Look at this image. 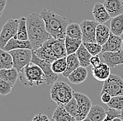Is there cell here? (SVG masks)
Listing matches in <instances>:
<instances>
[{
    "label": "cell",
    "mask_w": 123,
    "mask_h": 121,
    "mask_svg": "<svg viewBox=\"0 0 123 121\" xmlns=\"http://www.w3.org/2000/svg\"><path fill=\"white\" fill-rule=\"evenodd\" d=\"M27 25L29 40L33 51H37L47 41L53 38L48 32L43 18L41 14L32 13L27 17Z\"/></svg>",
    "instance_id": "1"
},
{
    "label": "cell",
    "mask_w": 123,
    "mask_h": 121,
    "mask_svg": "<svg viewBox=\"0 0 123 121\" xmlns=\"http://www.w3.org/2000/svg\"><path fill=\"white\" fill-rule=\"evenodd\" d=\"M40 14L44 20L46 30L53 38L65 39L67 27L69 25V20L67 18L46 8L43 9Z\"/></svg>",
    "instance_id": "2"
},
{
    "label": "cell",
    "mask_w": 123,
    "mask_h": 121,
    "mask_svg": "<svg viewBox=\"0 0 123 121\" xmlns=\"http://www.w3.org/2000/svg\"><path fill=\"white\" fill-rule=\"evenodd\" d=\"M19 78L23 87L40 86L46 81V76L38 65L30 62L19 72Z\"/></svg>",
    "instance_id": "3"
},
{
    "label": "cell",
    "mask_w": 123,
    "mask_h": 121,
    "mask_svg": "<svg viewBox=\"0 0 123 121\" xmlns=\"http://www.w3.org/2000/svg\"><path fill=\"white\" fill-rule=\"evenodd\" d=\"M74 92L69 84L57 81L52 85L50 95L52 100L57 105H64L74 97Z\"/></svg>",
    "instance_id": "4"
},
{
    "label": "cell",
    "mask_w": 123,
    "mask_h": 121,
    "mask_svg": "<svg viewBox=\"0 0 123 121\" xmlns=\"http://www.w3.org/2000/svg\"><path fill=\"white\" fill-rule=\"evenodd\" d=\"M108 93L111 97L123 95V78L116 74H111L106 81L104 82L100 95Z\"/></svg>",
    "instance_id": "5"
},
{
    "label": "cell",
    "mask_w": 123,
    "mask_h": 121,
    "mask_svg": "<svg viewBox=\"0 0 123 121\" xmlns=\"http://www.w3.org/2000/svg\"><path fill=\"white\" fill-rule=\"evenodd\" d=\"M9 53L11 54L13 59V67L18 72H20L24 67L31 62L33 51L30 49H18L11 51Z\"/></svg>",
    "instance_id": "6"
},
{
    "label": "cell",
    "mask_w": 123,
    "mask_h": 121,
    "mask_svg": "<svg viewBox=\"0 0 123 121\" xmlns=\"http://www.w3.org/2000/svg\"><path fill=\"white\" fill-rule=\"evenodd\" d=\"M19 25V19H9L2 27L0 34V48L3 49L4 46L12 38L17 34Z\"/></svg>",
    "instance_id": "7"
},
{
    "label": "cell",
    "mask_w": 123,
    "mask_h": 121,
    "mask_svg": "<svg viewBox=\"0 0 123 121\" xmlns=\"http://www.w3.org/2000/svg\"><path fill=\"white\" fill-rule=\"evenodd\" d=\"M74 97L76 98L78 104V112L76 119L77 121H82L87 117L92 107V101L89 97L80 92H74Z\"/></svg>",
    "instance_id": "8"
},
{
    "label": "cell",
    "mask_w": 123,
    "mask_h": 121,
    "mask_svg": "<svg viewBox=\"0 0 123 121\" xmlns=\"http://www.w3.org/2000/svg\"><path fill=\"white\" fill-rule=\"evenodd\" d=\"M99 24L95 20H85L80 23L83 43L96 42V31Z\"/></svg>",
    "instance_id": "9"
},
{
    "label": "cell",
    "mask_w": 123,
    "mask_h": 121,
    "mask_svg": "<svg viewBox=\"0 0 123 121\" xmlns=\"http://www.w3.org/2000/svg\"><path fill=\"white\" fill-rule=\"evenodd\" d=\"M31 62L37 64L43 71L46 76V85H53L55 82H57V79L59 78V76H58V74H56L53 72V71L52 69V63L38 58V57L35 55V53H34V51H33Z\"/></svg>",
    "instance_id": "10"
},
{
    "label": "cell",
    "mask_w": 123,
    "mask_h": 121,
    "mask_svg": "<svg viewBox=\"0 0 123 121\" xmlns=\"http://www.w3.org/2000/svg\"><path fill=\"white\" fill-rule=\"evenodd\" d=\"M103 59L111 68L123 64V50L116 52H104L102 54Z\"/></svg>",
    "instance_id": "11"
},
{
    "label": "cell",
    "mask_w": 123,
    "mask_h": 121,
    "mask_svg": "<svg viewBox=\"0 0 123 121\" xmlns=\"http://www.w3.org/2000/svg\"><path fill=\"white\" fill-rule=\"evenodd\" d=\"M48 41L52 51H53L56 59L66 57L67 56L64 39H55L53 38Z\"/></svg>",
    "instance_id": "12"
},
{
    "label": "cell",
    "mask_w": 123,
    "mask_h": 121,
    "mask_svg": "<svg viewBox=\"0 0 123 121\" xmlns=\"http://www.w3.org/2000/svg\"><path fill=\"white\" fill-rule=\"evenodd\" d=\"M123 49V41L121 37L116 36L112 32L106 43L102 45V52H116Z\"/></svg>",
    "instance_id": "13"
},
{
    "label": "cell",
    "mask_w": 123,
    "mask_h": 121,
    "mask_svg": "<svg viewBox=\"0 0 123 121\" xmlns=\"http://www.w3.org/2000/svg\"><path fill=\"white\" fill-rule=\"evenodd\" d=\"M104 4L111 18L123 14V0H105Z\"/></svg>",
    "instance_id": "14"
},
{
    "label": "cell",
    "mask_w": 123,
    "mask_h": 121,
    "mask_svg": "<svg viewBox=\"0 0 123 121\" xmlns=\"http://www.w3.org/2000/svg\"><path fill=\"white\" fill-rule=\"evenodd\" d=\"M92 71L94 78L101 82L106 81L111 75V67L105 62H101L99 66L92 67Z\"/></svg>",
    "instance_id": "15"
},
{
    "label": "cell",
    "mask_w": 123,
    "mask_h": 121,
    "mask_svg": "<svg viewBox=\"0 0 123 121\" xmlns=\"http://www.w3.org/2000/svg\"><path fill=\"white\" fill-rule=\"evenodd\" d=\"M92 14L94 20L99 24H104L111 18V16L107 11L104 4L96 3L92 10Z\"/></svg>",
    "instance_id": "16"
},
{
    "label": "cell",
    "mask_w": 123,
    "mask_h": 121,
    "mask_svg": "<svg viewBox=\"0 0 123 121\" xmlns=\"http://www.w3.org/2000/svg\"><path fill=\"white\" fill-rule=\"evenodd\" d=\"M33 51L38 58L46 62L53 63L54 61L57 60L48 41L37 51Z\"/></svg>",
    "instance_id": "17"
},
{
    "label": "cell",
    "mask_w": 123,
    "mask_h": 121,
    "mask_svg": "<svg viewBox=\"0 0 123 121\" xmlns=\"http://www.w3.org/2000/svg\"><path fill=\"white\" fill-rule=\"evenodd\" d=\"M3 49L7 52H10L11 51L18 50V49H30L33 51V48L30 40L23 41L15 38H11Z\"/></svg>",
    "instance_id": "18"
},
{
    "label": "cell",
    "mask_w": 123,
    "mask_h": 121,
    "mask_svg": "<svg viewBox=\"0 0 123 121\" xmlns=\"http://www.w3.org/2000/svg\"><path fill=\"white\" fill-rule=\"evenodd\" d=\"M88 76V71L87 69L83 67H79L76 70H74L69 76V81L73 84L79 85L80 83H83L87 79Z\"/></svg>",
    "instance_id": "19"
},
{
    "label": "cell",
    "mask_w": 123,
    "mask_h": 121,
    "mask_svg": "<svg viewBox=\"0 0 123 121\" xmlns=\"http://www.w3.org/2000/svg\"><path fill=\"white\" fill-rule=\"evenodd\" d=\"M111 29L104 24H99L96 31V42L99 45H104L110 37Z\"/></svg>",
    "instance_id": "20"
},
{
    "label": "cell",
    "mask_w": 123,
    "mask_h": 121,
    "mask_svg": "<svg viewBox=\"0 0 123 121\" xmlns=\"http://www.w3.org/2000/svg\"><path fill=\"white\" fill-rule=\"evenodd\" d=\"M52 118L56 121H77L76 119L66 110L64 105H57L54 111Z\"/></svg>",
    "instance_id": "21"
},
{
    "label": "cell",
    "mask_w": 123,
    "mask_h": 121,
    "mask_svg": "<svg viewBox=\"0 0 123 121\" xmlns=\"http://www.w3.org/2000/svg\"><path fill=\"white\" fill-rule=\"evenodd\" d=\"M107 115V111L100 105H92L87 117L92 121H103Z\"/></svg>",
    "instance_id": "22"
},
{
    "label": "cell",
    "mask_w": 123,
    "mask_h": 121,
    "mask_svg": "<svg viewBox=\"0 0 123 121\" xmlns=\"http://www.w3.org/2000/svg\"><path fill=\"white\" fill-rule=\"evenodd\" d=\"M19 77V72L15 68L9 69H0V78L9 83L13 87Z\"/></svg>",
    "instance_id": "23"
},
{
    "label": "cell",
    "mask_w": 123,
    "mask_h": 121,
    "mask_svg": "<svg viewBox=\"0 0 123 121\" xmlns=\"http://www.w3.org/2000/svg\"><path fill=\"white\" fill-rule=\"evenodd\" d=\"M76 54L78 58V60L81 67L86 68L90 65V59L92 55L87 50L83 44L78 48Z\"/></svg>",
    "instance_id": "24"
},
{
    "label": "cell",
    "mask_w": 123,
    "mask_h": 121,
    "mask_svg": "<svg viewBox=\"0 0 123 121\" xmlns=\"http://www.w3.org/2000/svg\"><path fill=\"white\" fill-rule=\"evenodd\" d=\"M67 67L66 71L62 74V75L65 78H68V76L77 68L80 67V62L78 60V58L77 57L76 54L74 53L71 55H69L67 56Z\"/></svg>",
    "instance_id": "25"
},
{
    "label": "cell",
    "mask_w": 123,
    "mask_h": 121,
    "mask_svg": "<svg viewBox=\"0 0 123 121\" xmlns=\"http://www.w3.org/2000/svg\"><path fill=\"white\" fill-rule=\"evenodd\" d=\"M110 29L113 34L118 37L122 36L123 34V14L111 18Z\"/></svg>",
    "instance_id": "26"
},
{
    "label": "cell",
    "mask_w": 123,
    "mask_h": 121,
    "mask_svg": "<svg viewBox=\"0 0 123 121\" xmlns=\"http://www.w3.org/2000/svg\"><path fill=\"white\" fill-rule=\"evenodd\" d=\"M13 68V59L11 54L0 49V69H9Z\"/></svg>",
    "instance_id": "27"
},
{
    "label": "cell",
    "mask_w": 123,
    "mask_h": 121,
    "mask_svg": "<svg viewBox=\"0 0 123 121\" xmlns=\"http://www.w3.org/2000/svg\"><path fill=\"white\" fill-rule=\"evenodd\" d=\"M65 46L67 55L76 53L80 45L83 44V41L81 39H76L66 37L65 38Z\"/></svg>",
    "instance_id": "28"
},
{
    "label": "cell",
    "mask_w": 123,
    "mask_h": 121,
    "mask_svg": "<svg viewBox=\"0 0 123 121\" xmlns=\"http://www.w3.org/2000/svg\"><path fill=\"white\" fill-rule=\"evenodd\" d=\"M14 38L23 41L29 40L28 37V31H27V18L21 17L19 19V25L17 34Z\"/></svg>",
    "instance_id": "29"
},
{
    "label": "cell",
    "mask_w": 123,
    "mask_h": 121,
    "mask_svg": "<svg viewBox=\"0 0 123 121\" xmlns=\"http://www.w3.org/2000/svg\"><path fill=\"white\" fill-rule=\"evenodd\" d=\"M67 36L73 38L82 40V30L80 25L77 23H70L67 27Z\"/></svg>",
    "instance_id": "30"
},
{
    "label": "cell",
    "mask_w": 123,
    "mask_h": 121,
    "mask_svg": "<svg viewBox=\"0 0 123 121\" xmlns=\"http://www.w3.org/2000/svg\"><path fill=\"white\" fill-rule=\"evenodd\" d=\"M67 67V57L57 59L52 63V69L54 73L56 74H62L66 71Z\"/></svg>",
    "instance_id": "31"
},
{
    "label": "cell",
    "mask_w": 123,
    "mask_h": 121,
    "mask_svg": "<svg viewBox=\"0 0 123 121\" xmlns=\"http://www.w3.org/2000/svg\"><path fill=\"white\" fill-rule=\"evenodd\" d=\"M107 105L109 108H113L117 111L123 110V95L113 97Z\"/></svg>",
    "instance_id": "32"
},
{
    "label": "cell",
    "mask_w": 123,
    "mask_h": 121,
    "mask_svg": "<svg viewBox=\"0 0 123 121\" xmlns=\"http://www.w3.org/2000/svg\"><path fill=\"white\" fill-rule=\"evenodd\" d=\"M85 46L87 50L90 52L92 56L97 55L102 52V45H99L97 42H91V43H83Z\"/></svg>",
    "instance_id": "33"
},
{
    "label": "cell",
    "mask_w": 123,
    "mask_h": 121,
    "mask_svg": "<svg viewBox=\"0 0 123 121\" xmlns=\"http://www.w3.org/2000/svg\"><path fill=\"white\" fill-rule=\"evenodd\" d=\"M64 106L69 114L76 118L77 115V112H78V104H77L76 98L74 97L68 103H67Z\"/></svg>",
    "instance_id": "34"
},
{
    "label": "cell",
    "mask_w": 123,
    "mask_h": 121,
    "mask_svg": "<svg viewBox=\"0 0 123 121\" xmlns=\"http://www.w3.org/2000/svg\"><path fill=\"white\" fill-rule=\"evenodd\" d=\"M13 86L7 81L0 78V94L2 96H6L12 91Z\"/></svg>",
    "instance_id": "35"
},
{
    "label": "cell",
    "mask_w": 123,
    "mask_h": 121,
    "mask_svg": "<svg viewBox=\"0 0 123 121\" xmlns=\"http://www.w3.org/2000/svg\"><path fill=\"white\" fill-rule=\"evenodd\" d=\"M120 117V111H117L113 108H109L107 111V115L103 121H113L115 118Z\"/></svg>",
    "instance_id": "36"
},
{
    "label": "cell",
    "mask_w": 123,
    "mask_h": 121,
    "mask_svg": "<svg viewBox=\"0 0 123 121\" xmlns=\"http://www.w3.org/2000/svg\"><path fill=\"white\" fill-rule=\"evenodd\" d=\"M101 63V59H100L99 55L92 56V57L90 59V64L92 65V67H95L99 66Z\"/></svg>",
    "instance_id": "37"
},
{
    "label": "cell",
    "mask_w": 123,
    "mask_h": 121,
    "mask_svg": "<svg viewBox=\"0 0 123 121\" xmlns=\"http://www.w3.org/2000/svg\"><path fill=\"white\" fill-rule=\"evenodd\" d=\"M31 121H50V120L45 114H38L33 118Z\"/></svg>",
    "instance_id": "38"
},
{
    "label": "cell",
    "mask_w": 123,
    "mask_h": 121,
    "mask_svg": "<svg viewBox=\"0 0 123 121\" xmlns=\"http://www.w3.org/2000/svg\"><path fill=\"white\" fill-rule=\"evenodd\" d=\"M101 95V102L104 103V104H108L110 101L111 100V95H110L108 93H103Z\"/></svg>",
    "instance_id": "39"
},
{
    "label": "cell",
    "mask_w": 123,
    "mask_h": 121,
    "mask_svg": "<svg viewBox=\"0 0 123 121\" xmlns=\"http://www.w3.org/2000/svg\"><path fill=\"white\" fill-rule=\"evenodd\" d=\"M7 4V0H0V13H1V15H2L4 8H6Z\"/></svg>",
    "instance_id": "40"
},
{
    "label": "cell",
    "mask_w": 123,
    "mask_h": 121,
    "mask_svg": "<svg viewBox=\"0 0 123 121\" xmlns=\"http://www.w3.org/2000/svg\"><path fill=\"white\" fill-rule=\"evenodd\" d=\"M113 121H122V119L120 118H115L113 119Z\"/></svg>",
    "instance_id": "41"
},
{
    "label": "cell",
    "mask_w": 123,
    "mask_h": 121,
    "mask_svg": "<svg viewBox=\"0 0 123 121\" xmlns=\"http://www.w3.org/2000/svg\"><path fill=\"white\" fill-rule=\"evenodd\" d=\"M121 119H122V121H123V110L122 111H120V117Z\"/></svg>",
    "instance_id": "42"
},
{
    "label": "cell",
    "mask_w": 123,
    "mask_h": 121,
    "mask_svg": "<svg viewBox=\"0 0 123 121\" xmlns=\"http://www.w3.org/2000/svg\"><path fill=\"white\" fill-rule=\"evenodd\" d=\"M92 121L88 117H87L86 118H85V119H83V120H82V121Z\"/></svg>",
    "instance_id": "43"
},
{
    "label": "cell",
    "mask_w": 123,
    "mask_h": 121,
    "mask_svg": "<svg viewBox=\"0 0 123 121\" xmlns=\"http://www.w3.org/2000/svg\"><path fill=\"white\" fill-rule=\"evenodd\" d=\"M121 38H122V41H123V34L121 36Z\"/></svg>",
    "instance_id": "44"
},
{
    "label": "cell",
    "mask_w": 123,
    "mask_h": 121,
    "mask_svg": "<svg viewBox=\"0 0 123 121\" xmlns=\"http://www.w3.org/2000/svg\"><path fill=\"white\" fill-rule=\"evenodd\" d=\"M50 121H55V120H54L53 118H52V119L50 120Z\"/></svg>",
    "instance_id": "45"
}]
</instances>
